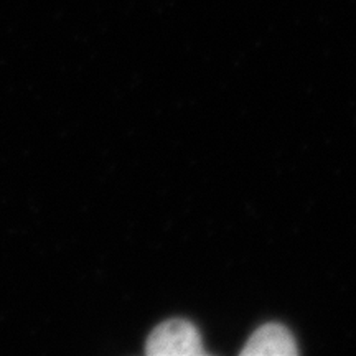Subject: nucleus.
Instances as JSON below:
<instances>
[{"instance_id": "obj_1", "label": "nucleus", "mask_w": 356, "mask_h": 356, "mask_svg": "<svg viewBox=\"0 0 356 356\" xmlns=\"http://www.w3.org/2000/svg\"><path fill=\"white\" fill-rule=\"evenodd\" d=\"M149 356H202V337L193 323L184 318H170L154 328L147 338Z\"/></svg>"}, {"instance_id": "obj_2", "label": "nucleus", "mask_w": 356, "mask_h": 356, "mask_svg": "<svg viewBox=\"0 0 356 356\" xmlns=\"http://www.w3.org/2000/svg\"><path fill=\"white\" fill-rule=\"evenodd\" d=\"M244 356H293L297 355L292 333L280 323H266L252 333L241 350Z\"/></svg>"}]
</instances>
